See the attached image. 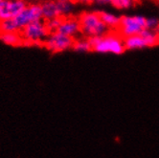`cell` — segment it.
I'll return each instance as SVG.
<instances>
[{"label":"cell","mask_w":159,"mask_h":158,"mask_svg":"<svg viewBox=\"0 0 159 158\" xmlns=\"http://www.w3.org/2000/svg\"><path fill=\"white\" fill-rule=\"evenodd\" d=\"M74 38L64 36L59 32H52L43 42L45 48L52 53H61L72 49Z\"/></svg>","instance_id":"obj_6"},{"label":"cell","mask_w":159,"mask_h":158,"mask_svg":"<svg viewBox=\"0 0 159 158\" xmlns=\"http://www.w3.org/2000/svg\"><path fill=\"white\" fill-rule=\"evenodd\" d=\"M134 2L131 0H112L110 5H112L115 9L120 11H128L134 6Z\"/></svg>","instance_id":"obj_15"},{"label":"cell","mask_w":159,"mask_h":158,"mask_svg":"<svg viewBox=\"0 0 159 158\" xmlns=\"http://www.w3.org/2000/svg\"><path fill=\"white\" fill-rule=\"evenodd\" d=\"M0 40L11 46H17L23 42L19 33H2L0 36Z\"/></svg>","instance_id":"obj_12"},{"label":"cell","mask_w":159,"mask_h":158,"mask_svg":"<svg viewBox=\"0 0 159 158\" xmlns=\"http://www.w3.org/2000/svg\"><path fill=\"white\" fill-rule=\"evenodd\" d=\"M146 17L141 15H129L121 16L118 33L124 38L139 35L146 29Z\"/></svg>","instance_id":"obj_3"},{"label":"cell","mask_w":159,"mask_h":158,"mask_svg":"<svg viewBox=\"0 0 159 158\" xmlns=\"http://www.w3.org/2000/svg\"><path fill=\"white\" fill-rule=\"evenodd\" d=\"M131 1H133L134 3H136V2H137V1H138V0H131Z\"/></svg>","instance_id":"obj_22"},{"label":"cell","mask_w":159,"mask_h":158,"mask_svg":"<svg viewBox=\"0 0 159 158\" xmlns=\"http://www.w3.org/2000/svg\"><path fill=\"white\" fill-rule=\"evenodd\" d=\"M27 5L25 0H3L0 3V22L15 18Z\"/></svg>","instance_id":"obj_7"},{"label":"cell","mask_w":159,"mask_h":158,"mask_svg":"<svg viewBox=\"0 0 159 158\" xmlns=\"http://www.w3.org/2000/svg\"><path fill=\"white\" fill-rule=\"evenodd\" d=\"M2 1H3V0H0V3H1V2H2Z\"/></svg>","instance_id":"obj_23"},{"label":"cell","mask_w":159,"mask_h":158,"mask_svg":"<svg viewBox=\"0 0 159 158\" xmlns=\"http://www.w3.org/2000/svg\"><path fill=\"white\" fill-rule=\"evenodd\" d=\"M78 19L81 27V34L86 38H98L108 32V29L100 16V13L85 12Z\"/></svg>","instance_id":"obj_2"},{"label":"cell","mask_w":159,"mask_h":158,"mask_svg":"<svg viewBox=\"0 0 159 158\" xmlns=\"http://www.w3.org/2000/svg\"><path fill=\"white\" fill-rule=\"evenodd\" d=\"M42 18L46 21L60 17L59 6L56 0H43L40 3Z\"/></svg>","instance_id":"obj_9"},{"label":"cell","mask_w":159,"mask_h":158,"mask_svg":"<svg viewBox=\"0 0 159 158\" xmlns=\"http://www.w3.org/2000/svg\"><path fill=\"white\" fill-rule=\"evenodd\" d=\"M61 17L54 18V19L46 21V26H47L49 32L52 33V32H57V31H58V29L60 27V24H61Z\"/></svg>","instance_id":"obj_17"},{"label":"cell","mask_w":159,"mask_h":158,"mask_svg":"<svg viewBox=\"0 0 159 158\" xmlns=\"http://www.w3.org/2000/svg\"><path fill=\"white\" fill-rule=\"evenodd\" d=\"M26 2H30V3H36L37 0H25Z\"/></svg>","instance_id":"obj_21"},{"label":"cell","mask_w":159,"mask_h":158,"mask_svg":"<svg viewBox=\"0 0 159 158\" xmlns=\"http://www.w3.org/2000/svg\"><path fill=\"white\" fill-rule=\"evenodd\" d=\"M124 41H125L126 50L135 51V50H142L145 48H149V45H148L146 39L141 34L124 38Z\"/></svg>","instance_id":"obj_10"},{"label":"cell","mask_w":159,"mask_h":158,"mask_svg":"<svg viewBox=\"0 0 159 158\" xmlns=\"http://www.w3.org/2000/svg\"><path fill=\"white\" fill-rule=\"evenodd\" d=\"M57 2H70L73 1V0H56Z\"/></svg>","instance_id":"obj_20"},{"label":"cell","mask_w":159,"mask_h":158,"mask_svg":"<svg viewBox=\"0 0 159 158\" xmlns=\"http://www.w3.org/2000/svg\"><path fill=\"white\" fill-rule=\"evenodd\" d=\"M100 16L108 30H117L120 24L121 16L117 14L109 12V11H103L100 13Z\"/></svg>","instance_id":"obj_11"},{"label":"cell","mask_w":159,"mask_h":158,"mask_svg":"<svg viewBox=\"0 0 159 158\" xmlns=\"http://www.w3.org/2000/svg\"><path fill=\"white\" fill-rule=\"evenodd\" d=\"M42 19L43 18H42L40 4L36 2V3L28 4L17 16L13 18V21L15 23L17 33H20L22 29L28 26L29 24Z\"/></svg>","instance_id":"obj_5"},{"label":"cell","mask_w":159,"mask_h":158,"mask_svg":"<svg viewBox=\"0 0 159 158\" xmlns=\"http://www.w3.org/2000/svg\"><path fill=\"white\" fill-rule=\"evenodd\" d=\"M91 51L99 54L121 55L126 51L124 38L119 33H107L105 35L89 38Z\"/></svg>","instance_id":"obj_1"},{"label":"cell","mask_w":159,"mask_h":158,"mask_svg":"<svg viewBox=\"0 0 159 158\" xmlns=\"http://www.w3.org/2000/svg\"><path fill=\"white\" fill-rule=\"evenodd\" d=\"M72 49H74L76 52L79 53H87L91 51V43H90V39L86 38H79L77 40H74V44Z\"/></svg>","instance_id":"obj_14"},{"label":"cell","mask_w":159,"mask_h":158,"mask_svg":"<svg viewBox=\"0 0 159 158\" xmlns=\"http://www.w3.org/2000/svg\"><path fill=\"white\" fill-rule=\"evenodd\" d=\"M57 32L72 38H76L81 34V27H80L79 19L74 18L72 16L61 18L60 27Z\"/></svg>","instance_id":"obj_8"},{"label":"cell","mask_w":159,"mask_h":158,"mask_svg":"<svg viewBox=\"0 0 159 158\" xmlns=\"http://www.w3.org/2000/svg\"><path fill=\"white\" fill-rule=\"evenodd\" d=\"M75 2L70 1V2H58L59 6V13H60V17L61 18H65V17H70L74 13H75Z\"/></svg>","instance_id":"obj_13"},{"label":"cell","mask_w":159,"mask_h":158,"mask_svg":"<svg viewBox=\"0 0 159 158\" xmlns=\"http://www.w3.org/2000/svg\"><path fill=\"white\" fill-rule=\"evenodd\" d=\"M49 34L50 32L46 26V22L43 20L33 22L20 31V36L23 42L30 44L43 43Z\"/></svg>","instance_id":"obj_4"},{"label":"cell","mask_w":159,"mask_h":158,"mask_svg":"<svg viewBox=\"0 0 159 158\" xmlns=\"http://www.w3.org/2000/svg\"><path fill=\"white\" fill-rule=\"evenodd\" d=\"M73 1L79 4H92V3H97L98 0H73Z\"/></svg>","instance_id":"obj_18"},{"label":"cell","mask_w":159,"mask_h":158,"mask_svg":"<svg viewBox=\"0 0 159 158\" xmlns=\"http://www.w3.org/2000/svg\"><path fill=\"white\" fill-rule=\"evenodd\" d=\"M112 0H98L97 3L103 4V5H107V4H111Z\"/></svg>","instance_id":"obj_19"},{"label":"cell","mask_w":159,"mask_h":158,"mask_svg":"<svg viewBox=\"0 0 159 158\" xmlns=\"http://www.w3.org/2000/svg\"><path fill=\"white\" fill-rule=\"evenodd\" d=\"M146 29L159 31V19L154 16H151L146 19Z\"/></svg>","instance_id":"obj_16"}]
</instances>
